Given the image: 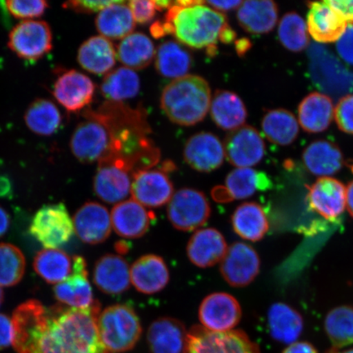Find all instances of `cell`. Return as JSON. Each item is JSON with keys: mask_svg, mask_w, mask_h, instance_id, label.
Listing matches in <instances>:
<instances>
[{"mask_svg": "<svg viewBox=\"0 0 353 353\" xmlns=\"http://www.w3.org/2000/svg\"><path fill=\"white\" fill-rule=\"evenodd\" d=\"M242 311L232 295L214 293L203 299L199 307V319L203 327L213 332H228L239 324Z\"/></svg>", "mask_w": 353, "mask_h": 353, "instance_id": "5bb4252c", "label": "cell"}, {"mask_svg": "<svg viewBox=\"0 0 353 353\" xmlns=\"http://www.w3.org/2000/svg\"><path fill=\"white\" fill-rule=\"evenodd\" d=\"M3 301V292L1 288H0V306H1V304Z\"/></svg>", "mask_w": 353, "mask_h": 353, "instance_id": "03108f58", "label": "cell"}, {"mask_svg": "<svg viewBox=\"0 0 353 353\" xmlns=\"http://www.w3.org/2000/svg\"><path fill=\"white\" fill-rule=\"evenodd\" d=\"M117 51L110 39L97 35L88 39L78 50L77 60L83 70L94 74H107L114 68Z\"/></svg>", "mask_w": 353, "mask_h": 353, "instance_id": "f546056e", "label": "cell"}, {"mask_svg": "<svg viewBox=\"0 0 353 353\" xmlns=\"http://www.w3.org/2000/svg\"><path fill=\"white\" fill-rule=\"evenodd\" d=\"M95 24L101 37L108 39H123L135 29L129 6L120 0L99 12Z\"/></svg>", "mask_w": 353, "mask_h": 353, "instance_id": "e575fe53", "label": "cell"}, {"mask_svg": "<svg viewBox=\"0 0 353 353\" xmlns=\"http://www.w3.org/2000/svg\"><path fill=\"white\" fill-rule=\"evenodd\" d=\"M132 172L121 159L105 157L99 161L94 190L101 201L118 204L131 192Z\"/></svg>", "mask_w": 353, "mask_h": 353, "instance_id": "8fae6325", "label": "cell"}, {"mask_svg": "<svg viewBox=\"0 0 353 353\" xmlns=\"http://www.w3.org/2000/svg\"><path fill=\"white\" fill-rule=\"evenodd\" d=\"M223 148L225 158L236 169L258 165L266 152V145L259 132L245 125L228 132Z\"/></svg>", "mask_w": 353, "mask_h": 353, "instance_id": "4fadbf2b", "label": "cell"}, {"mask_svg": "<svg viewBox=\"0 0 353 353\" xmlns=\"http://www.w3.org/2000/svg\"><path fill=\"white\" fill-rule=\"evenodd\" d=\"M283 353H319L315 347L307 342H295L290 344Z\"/></svg>", "mask_w": 353, "mask_h": 353, "instance_id": "11a10c76", "label": "cell"}, {"mask_svg": "<svg viewBox=\"0 0 353 353\" xmlns=\"http://www.w3.org/2000/svg\"><path fill=\"white\" fill-rule=\"evenodd\" d=\"M116 248L118 253L125 254L127 247H125V243H117Z\"/></svg>", "mask_w": 353, "mask_h": 353, "instance_id": "be15d7a7", "label": "cell"}, {"mask_svg": "<svg viewBox=\"0 0 353 353\" xmlns=\"http://www.w3.org/2000/svg\"><path fill=\"white\" fill-rule=\"evenodd\" d=\"M35 272L50 284H60L72 274L73 259L59 249H44L35 255Z\"/></svg>", "mask_w": 353, "mask_h": 353, "instance_id": "8d00e7d4", "label": "cell"}, {"mask_svg": "<svg viewBox=\"0 0 353 353\" xmlns=\"http://www.w3.org/2000/svg\"><path fill=\"white\" fill-rule=\"evenodd\" d=\"M336 50L344 63L353 65V23H347L345 30L336 41Z\"/></svg>", "mask_w": 353, "mask_h": 353, "instance_id": "c3c4849f", "label": "cell"}, {"mask_svg": "<svg viewBox=\"0 0 353 353\" xmlns=\"http://www.w3.org/2000/svg\"><path fill=\"white\" fill-rule=\"evenodd\" d=\"M183 353H260L257 344L241 330L213 332L194 326L188 333Z\"/></svg>", "mask_w": 353, "mask_h": 353, "instance_id": "52a82bcc", "label": "cell"}, {"mask_svg": "<svg viewBox=\"0 0 353 353\" xmlns=\"http://www.w3.org/2000/svg\"><path fill=\"white\" fill-rule=\"evenodd\" d=\"M24 120L30 131L41 136H50L59 130L63 117L59 108L48 99H37L26 110Z\"/></svg>", "mask_w": 353, "mask_h": 353, "instance_id": "60d3db41", "label": "cell"}, {"mask_svg": "<svg viewBox=\"0 0 353 353\" xmlns=\"http://www.w3.org/2000/svg\"><path fill=\"white\" fill-rule=\"evenodd\" d=\"M74 232L73 220L63 204L44 205L30 223V232L46 249H57L68 243Z\"/></svg>", "mask_w": 353, "mask_h": 353, "instance_id": "ba28073f", "label": "cell"}, {"mask_svg": "<svg viewBox=\"0 0 353 353\" xmlns=\"http://www.w3.org/2000/svg\"><path fill=\"white\" fill-rule=\"evenodd\" d=\"M110 219L112 228L118 236L137 239L148 232L156 216L152 211L130 199L113 207Z\"/></svg>", "mask_w": 353, "mask_h": 353, "instance_id": "7402d4cb", "label": "cell"}, {"mask_svg": "<svg viewBox=\"0 0 353 353\" xmlns=\"http://www.w3.org/2000/svg\"><path fill=\"white\" fill-rule=\"evenodd\" d=\"M87 120L79 123L70 139V149L83 164L99 161L109 152L112 132L97 112H87Z\"/></svg>", "mask_w": 353, "mask_h": 353, "instance_id": "8992f818", "label": "cell"}, {"mask_svg": "<svg viewBox=\"0 0 353 353\" xmlns=\"http://www.w3.org/2000/svg\"><path fill=\"white\" fill-rule=\"evenodd\" d=\"M210 109L212 119L222 130L232 131L245 125L247 110L245 103L235 92L216 91Z\"/></svg>", "mask_w": 353, "mask_h": 353, "instance_id": "d6a6232c", "label": "cell"}, {"mask_svg": "<svg viewBox=\"0 0 353 353\" xmlns=\"http://www.w3.org/2000/svg\"><path fill=\"white\" fill-rule=\"evenodd\" d=\"M259 256L252 246L243 242L233 243L220 263V272L225 281L235 288L252 283L260 271Z\"/></svg>", "mask_w": 353, "mask_h": 353, "instance_id": "7c38bea8", "label": "cell"}, {"mask_svg": "<svg viewBox=\"0 0 353 353\" xmlns=\"http://www.w3.org/2000/svg\"><path fill=\"white\" fill-rule=\"evenodd\" d=\"M54 296L63 305L74 308H88L94 305L96 300L92 294L88 280L85 259L81 256L73 258L72 274L54 288Z\"/></svg>", "mask_w": 353, "mask_h": 353, "instance_id": "ffe728a7", "label": "cell"}, {"mask_svg": "<svg viewBox=\"0 0 353 353\" xmlns=\"http://www.w3.org/2000/svg\"><path fill=\"white\" fill-rule=\"evenodd\" d=\"M94 282L101 292L119 295L130 289V268L126 260L119 254H108L96 263Z\"/></svg>", "mask_w": 353, "mask_h": 353, "instance_id": "d4e9b609", "label": "cell"}, {"mask_svg": "<svg viewBox=\"0 0 353 353\" xmlns=\"http://www.w3.org/2000/svg\"><path fill=\"white\" fill-rule=\"evenodd\" d=\"M211 214L208 199L202 192L183 188L174 194L167 208L168 219L176 230L197 231Z\"/></svg>", "mask_w": 353, "mask_h": 353, "instance_id": "9c48e42d", "label": "cell"}, {"mask_svg": "<svg viewBox=\"0 0 353 353\" xmlns=\"http://www.w3.org/2000/svg\"><path fill=\"white\" fill-rule=\"evenodd\" d=\"M228 247L222 233L214 228L200 229L190 238L187 254L190 262L200 268L221 263Z\"/></svg>", "mask_w": 353, "mask_h": 353, "instance_id": "603a6c76", "label": "cell"}, {"mask_svg": "<svg viewBox=\"0 0 353 353\" xmlns=\"http://www.w3.org/2000/svg\"><path fill=\"white\" fill-rule=\"evenodd\" d=\"M140 79L134 70L119 68L105 74L101 83V92L112 103L134 99L140 90Z\"/></svg>", "mask_w": 353, "mask_h": 353, "instance_id": "ab89813d", "label": "cell"}, {"mask_svg": "<svg viewBox=\"0 0 353 353\" xmlns=\"http://www.w3.org/2000/svg\"><path fill=\"white\" fill-rule=\"evenodd\" d=\"M183 157L193 170L210 173L223 165L225 159L223 144L212 132H198L188 140Z\"/></svg>", "mask_w": 353, "mask_h": 353, "instance_id": "d6986e66", "label": "cell"}, {"mask_svg": "<svg viewBox=\"0 0 353 353\" xmlns=\"http://www.w3.org/2000/svg\"><path fill=\"white\" fill-rule=\"evenodd\" d=\"M334 117V105L330 97L321 92H312L299 105V123L310 134L327 130Z\"/></svg>", "mask_w": 353, "mask_h": 353, "instance_id": "83f0119b", "label": "cell"}, {"mask_svg": "<svg viewBox=\"0 0 353 353\" xmlns=\"http://www.w3.org/2000/svg\"><path fill=\"white\" fill-rule=\"evenodd\" d=\"M232 224L238 236L252 242L261 241L269 230L267 215L256 202H245L238 206L232 216Z\"/></svg>", "mask_w": 353, "mask_h": 353, "instance_id": "836d02e7", "label": "cell"}, {"mask_svg": "<svg viewBox=\"0 0 353 353\" xmlns=\"http://www.w3.org/2000/svg\"><path fill=\"white\" fill-rule=\"evenodd\" d=\"M236 17L245 32L254 34L271 32L278 21V7L271 0L243 1L238 8Z\"/></svg>", "mask_w": 353, "mask_h": 353, "instance_id": "4dcf8cb0", "label": "cell"}, {"mask_svg": "<svg viewBox=\"0 0 353 353\" xmlns=\"http://www.w3.org/2000/svg\"><path fill=\"white\" fill-rule=\"evenodd\" d=\"M325 330L335 350L353 344V307L333 308L325 319Z\"/></svg>", "mask_w": 353, "mask_h": 353, "instance_id": "b9f144b4", "label": "cell"}, {"mask_svg": "<svg viewBox=\"0 0 353 353\" xmlns=\"http://www.w3.org/2000/svg\"><path fill=\"white\" fill-rule=\"evenodd\" d=\"M243 1L240 0H231V1H205L207 6H210L214 10L219 11H230L236 10L241 6Z\"/></svg>", "mask_w": 353, "mask_h": 353, "instance_id": "db71d44e", "label": "cell"}, {"mask_svg": "<svg viewBox=\"0 0 353 353\" xmlns=\"http://www.w3.org/2000/svg\"><path fill=\"white\" fill-rule=\"evenodd\" d=\"M308 34L320 43L336 42L345 30L347 22L326 1L307 3Z\"/></svg>", "mask_w": 353, "mask_h": 353, "instance_id": "cb8c5ba5", "label": "cell"}, {"mask_svg": "<svg viewBox=\"0 0 353 353\" xmlns=\"http://www.w3.org/2000/svg\"><path fill=\"white\" fill-rule=\"evenodd\" d=\"M236 34L235 30L231 28L228 23L224 26V28L221 30L219 37V41L223 42V43H231L234 41H236Z\"/></svg>", "mask_w": 353, "mask_h": 353, "instance_id": "9f6ffc18", "label": "cell"}, {"mask_svg": "<svg viewBox=\"0 0 353 353\" xmlns=\"http://www.w3.org/2000/svg\"><path fill=\"white\" fill-rule=\"evenodd\" d=\"M308 59L312 81L325 95L343 98L353 91V73L327 48L312 44Z\"/></svg>", "mask_w": 353, "mask_h": 353, "instance_id": "5b68a950", "label": "cell"}, {"mask_svg": "<svg viewBox=\"0 0 353 353\" xmlns=\"http://www.w3.org/2000/svg\"><path fill=\"white\" fill-rule=\"evenodd\" d=\"M98 329L101 341L109 353L131 350L142 334L138 315L126 304H116L101 312Z\"/></svg>", "mask_w": 353, "mask_h": 353, "instance_id": "277c9868", "label": "cell"}, {"mask_svg": "<svg viewBox=\"0 0 353 353\" xmlns=\"http://www.w3.org/2000/svg\"><path fill=\"white\" fill-rule=\"evenodd\" d=\"M263 134L269 142L289 145L297 139L299 123L292 112L285 109L269 110L262 121Z\"/></svg>", "mask_w": 353, "mask_h": 353, "instance_id": "f35d334b", "label": "cell"}, {"mask_svg": "<svg viewBox=\"0 0 353 353\" xmlns=\"http://www.w3.org/2000/svg\"><path fill=\"white\" fill-rule=\"evenodd\" d=\"M211 91L204 78L193 74L174 79L161 98V107L170 120L183 126H192L208 114Z\"/></svg>", "mask_w": 353, "mask_h": 353, "instance_id": "7a4b0ae2", "label": "cell"}, {"mask_svg": "<svg viewBox=\"0 0 353 353\" xmlns=\"http://www.w3.org/2000/svg\"><path fill=\"white\" fill-rule=\"evenodd\" d=\"M8 46L21 59H41L52 50L50 26L43 21H21L12 30Z\"/></svg>", "mask_w": 353, "mask_h": 353, "instance_id": "30bf717a", "label": "cell"}, {"mask_svg": "<svg viewBox=\"0 0 353 353\" xmlns=\"http://www.w3.org/2000/svg\"><path fill=\"white\" fill-rule=\"evenodd\" d=\"M305 21L297 12L282 17L278 25V37L282 46L293 52H302L308 46L309 35Z\"/></svg>", "mask_w": 353, "mask_h": 353, "instance_id": "7bdbcfd3", "label": "cell"}, {"mask_svg": "<svg viewBox=\"0 0 353 353\" xmlns=\"http://www.w3.org/2000/svg\"><path fill=\"white\" fill-rule=\"evenodd\" d=\"M129 7L134 21L140 24L148 23L156 14V6L154 1L147 0H132L129 2Z\"/></svg>", "mask_w": 353, "mask_h": 353, "instance_id": "7dc6e473", "label": "cell"}, {"mask_svg": "<svg viewBox=\"0 0 353 353\" xmlns=\"http://www.w3.org/2000/svg\"><path fill=\"white\" fill-rule=\"evenodd\" d=\"M14 339V329L12 321L6 315L0 313V350L10 347Z\"/></svg>", "mask_w": 353, "mask_h": 353, "instance_id": "f907efd6", "label": "cell"}, {"mask_svg": "<svg viewBox=\"0 0 353 353\" xmlns=\"http://www.w3.org/2000/svg\"><path fill=\"white\" fill-rule=\"evenodd\" d=\"M94 83L85 74L77 70H65L54 85L52 94L61 107L69 112H78L94 99Z\"/></svg>", "mask_w": 353, "mask_h": 353, "instance_id": "2e32d148", "label": "cell"}, {"mask_svg": "<svg viewBox=\"0 0 353 353\" xmlns=\"http://www.w3.org/2000/svg\"><path fill=\"white\" fill-rule=\"evenodd\" d=\"M326 2L347 23H353V0H328Z\"/></svg>", "mask_w": 353, "mask_h": 353, "instance_id": "816d5d0a", "label": "cell"}, {"mask_svg": "<svg viewBox=\"0 0 353 353\" xmlns=\"http://www.w3.org/2000/svg\"><path fill=\"white\" fill-rule=\"evenodd\" d=\"M268 323L271 336L286 344L296 342L303 330L301 314L284 303H276L269 308Z\"/></svg>", "mask_w": 353, "mask_h": 353, "instance_id": "1f68e13d", "label": "cell"}, {"mask_svg": "<svg viewBox=\"0 0 353 353\" xmlns=\"http://www.w3.org/2000/svg\"><path fill=\"white\" fill-rule=\"evenodd\" d=\"M154 6L157 10L164 11L165 10H169L171 7H173L174 1H167V0H156L154 1Z\"/></svg>", "mask_w": 353, "mask_h": 353, "instance_id": "6125c7cd", "label": "cell"}, {"mask_svg": "<svg viewBox=\"0 0 353 353\" xmlns=\"http://www.w3.org/2000/svg\"><path fill=\"white\" fill-rule=\"evenodd\" d=\"M117 56L125 68L134 70L148 68L156 52L151 39L143 33L136 32L122 39L117 48Z\"/></svg>", "mask_w": 353, "mask_h": 353, "instance_id": "74e56055", "label": "cell"}, {"mask_svg": "<svg viewBox=\"0 0 353 353\" xmlns=\"http://www.w3.org/2000/svg\"><path fill=\"white\" fill-rule=\"evenodd\" d=\"M303 161L312 174L320 178L336 174L344 165L341 148L326 140L309 144L303 153Z\"/></svg>", "mask_w": 353, "mask_h": 353, "instance_id": "f1b7e54d", "label": "cell"}, {"mask_svg": "<svg viewBox=\"0 0 353 353\" xmlns=\"http://www.w3.org/2000/svg\"><path fill=\"white\" fill-rule=\"evenodd\" d=\"M26 272V259L17 246L0 243V287H12L22 280Z\"/></svg>", "mask_w": 353, "mask_h": 353, "instance_id": "ee69618b", "label": "cell"}, {"mask_svg": "<svg viewBox=\"0 0 353 353\" xmlns=\"http://www.w3.org/2000/svg\"><path fill=\"white\" fill-rule=\"evenodd\" d=\"M174 185L164 170L139 171L132 176L131 196L145 208H159L169 204Z\"/></svg>", "mask_w": 353, "mask_h": 353, "instance_id": "9a60e30c", "label": "cell"}, {"mask_svg": "<svg viewBox=\"0 0 353 353\" xmlns=\"http://www.w3.org/2000/svg\"><path fill=\"white\" fill-rule=\"evenodd\" d=\"M192 63L191 54L174 41L161 43L154 56V65L158 73L168 79H176L188 76Z\"/></svg>", "mask_w": 353, "mask_h": 353, "instance_id": "d590c367", "label": "cell"}, {"mask_svg": "<svg viewBox=\"0 0 353 353\" xmlns=\"http://www.w3.org/2000/svg\"><path fill=\"white\" fill-rule=\"evenodd\" d=\"M12 191V184L6 176H0V197H7Z\"/></svg>", "mask_w": 353, "mask_h": 353, "instance_id": "91938a15", "label": "cell"}, {"mask_svg": "<svg viewBox=\"0 0 353 353\" xmlns=\"http://www.w3.org/2000/svg\"><path fill=\"white\" fill-rule=\"evenodd\" d=\"M131 283L139 292L154 294L164 290L170 281V272L160 256H142L130 268Z\"/></svg>", "mask_w": 353, "mask_h": 353, "instance_id": "484cf974", "label": "cell"}, {"mask_svg": "<svg viewBox=\"0 0 353 353\" xmlns=\"http://www.w3.org/2000/svg\"><path fill=\"white\" fill-rule=\"evenodd\" d=\"M165 21L173 28V34L180 43L193 48L217 46L219 34L228 23L227 17L204 4L191 7H171Z\"/></svg>", "mask_w": 353, "mask_h": 353, "instance_id": "3957f363", "label": "cell"}, {"mask_svg": "<svg viewBox=\"0 0 353 353\" xmlns=\"http://www.w3.org/2000/svg\"><path fill=\"white\" fill-rule=\"evenodd\" d=\"M6 10L17 19L33 20L41 17L48 8L44 0H8Z\"/></svg>", "mask_w": 353, "mask_h": 353, "instance_id": "f6af8a7d", "label": "cell"}, {"mask_svg": "<svg viewBox=\"0 0 353 353\" xmlns=\"http://www.w3.org/2000/svg\"><path fill=\"white\" fill-rule=\"evenodd\" d=\"M334 119L339 130L353 135V94L339 99L334 108Z\"/></svg>", "mask_w": 353, "mask_h": 353, "instance_id": "bcb514c9", "label": "cell"}, {"mask_svg": "<svg viewBox=\"0 0 353 353\" xmlns=\"http://www.w3.org/2000/svg\"><path fill=\"white\" fill-rule=\"evenodd\" d=\"M346 206L348 213L353 218V181L346 188Z\"/></svg>", "mask_w": 353, "mask_h": 353, "instance_id": "94428289", "label": "cell"}, {"mask_svg": "<svg viewBox=\"0 0 353 353\" xmlns=\"http://www.w3.org/2000/svg\"><path fill=\"white\" fill-rule=\"evenodd\" d=\"M10 225V217L7 211L0 206V237L8 230Z\"/></svg>", "mask_w": 353, "mask_h": 353, "instance_id": "680465c9", "label": "cell"}, {"mask_svg": "<svg viewBox=\"0 0 353 353\" xmlns=\"http://www.w3.org/2000/svg\"><path fill=\"white\" fill-rule=\"evenodd\" d=\"M117 1H88V0H76V1H68L63 4L66 10H73L79 13H94L100 12L104 8L112 6Z\"/></svg>", "mask_w": 353, "mask_h": 353, "instance_id": "681fc988", "label": "cell"}, {"mask_svg": "<svg viewBox=\"0 0 353 353\" xmlns=\"http://www.w3.org/2000/svg\"><path fill=\"white\" fill-rule=\"evenodd\" d=\"M100 312L98 300L85 309L28 300L13 312L12 345L17 353H109L99 336Z\"/></svg>", "mask_w": 353, "mask_h": 353, "instance_id": "6da1fadb", "label": "cell"}, {"mask_svg": "<svg viewBox=\"0 0 353 353\" xmlns=\"http://www.w3.org/2000/svg\"><path fill=\"white\" fill-rule=\"evenodd\" d=\"M74 232L83 242L99 245L108 239L112 232V219L107 208L97 202H87L73 219Z\"/></svg>", "mask_w": 353, "mask_h": 353, "instance_id": "44dd1931", "label": "cell"}, {"mask_svg": "<svg viewBox=\"0 0 353 353\" xmlns=\"http://www.w3.org/2000/svg\"><path fill=\"white\" fill-rule=\"evenodd\" d=\"M235 46L237 54L240 57H244L246 52H248L250 50L252 43H251L249 39L242 38L235 41Z\"/></svg>", "mask_w": 353, "mask_h": 353, "instance_id": "6f0895ef", "label": "cell"}, {"mask_svg": "<svg viewBox=\"0 0 353 353\" xmlns=\"http://www.w3.org/2000/svg\"><path fill=\"white\" fill-rule=\"evenodd\" d=\"M328 353H353V348L343 352H339L338 350H335V348L333 347Z\"/></svg>", "mask_w": 353, "mask_h": 353, "instance_id": "e7e4bbea", "label": "cell"}, {"mask_svg": "<svg viewBox=\"0 0 353 353\" xmlns=\"http://www.w3.org/2000/svg\"><path fill=\"white\" fill-rule=\"evenodd\" d=\"M151 33L154 38L160 39L165 37L167 34H173V28L169 22L156 21L151 26Z\"/></svg>", "mask_w": 353, "mask_h": 353, "instance_id": "f5cc1de1", "label": "cell"}, {"mask_svg": "<svg viewBox=\"0 0 353 353\" xmlns=\"http://www.w3.org/2000/svg\"><path fill=\"white\" fill-rule=\"evenodd\" d=\"M187 336L182 322L172 317L153 321L148 331V342L152 353H183Z\"/></svg>", "mask_w": 353, "mask_h": 353, "instance_id": "4316f807", "label": "cell"}, {"mask_svg": "<svg viewBox=\"0 0 353 353\" xmlns=\"http://www.w3.org/2000/svg\"><path fill=\"white\" fill-rule=\"evenodd\" d=\"M272 186L268 175L252 168H241L230 172L225 180V187H217L212 196L218 202L244 200L257 192L267 191Z\"/></svg>", "mask_w": 353, "mask_h": 353, "instance_id": "e0dca14e", "label": "cell"}, {"mask_svg": "<svg viewBox=\"0 0 353 353\" xmlns=\"http://www.w3.org/2000/svg\"><path fill=\"white\" fill-rule=\"evenodd\" d=\"M309 209L326 220L333 221L341 216L346 208V188L331 176L319 178L307 187Z\"/></svg>", "mask_w": 353, "mask_h": 353, "instance_id": "ac0fdd59", "label": "cell"}]
</instances>
